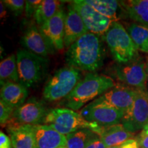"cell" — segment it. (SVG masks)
<instances>
[{
    "instance_id": "6da1fadb",
    "label": "cell",
    "mask_w": 148,
    "mask_h": 148,
    "mask_svg": "<svg viewBox=\"0 0 148 148\" xmlns=\"http://www.w3.org/2000/svg\"><path fill=\"white\" fill-rule=\"evenodd\" d=\"M104 58L103 40L99 35L89 32L72 44L66 53L69 66L90 72L103 66Z\"/></svg>"
},
{
    "instance_id": "7a4b0ae2",
    "label": "cell",
    "mask_w": 148,
    "mask_h": 148,
    "mask_svg": "<svg viewBox=\"0 0 148 148\" xmlns=\"http://www.w3.org/2000/svg\"><path fill=\"white\" fill-rule=\"evenodd\" d=\"M115 86L112 77L98 73H88L64 100V106L77 110L85 103L100 96Z\"/></svg>"
},
{
    "instance_id": "3957f363",
    "label": "cell",
    "mask_w": 148,
    "mask_h": 148,
    "mask_svg": "<svg viewBox=\"0 0 148 148\" xmlns=\"http://www.w3.org/2000/svg\"><path fill=\"white\" fill-rule=\"evenodd\" d=\"M103 39L113 58L118 64H125L139 58L138 49L124 27L118 21L112 22Z\"/></svg>"
},
{
    "instance_id": "277c9868",
    "label": "cell",
    "mask_w": 148,
    "mask_h": 148,
    "mask_svg": "<svg viewBox=\"0 0 148 148\" xmlns=\"http://www.w3.org/2000/svg\"><path fill=\"white\" fill-rule=\"evenodd\" d=\"M64 136L79 129L88 128L98 135L101 128L99 125L86 121L80 113L67 108H56L48 111L44 123Z\"/></svg>"
},
{
    "instance_id": "5b68a950",
    "label": "cell",
    "mask_w": 148,
    "mask_h": 148,
    "mask_svg": "<svg viewBox=\"0 0 148 148\" xmlns=\"http://www.w3.org/2000/svg\"><path fill=\"white\" fill-rule=\"evenodd\" d=\"M16 64L19 82L27 88L38 84L47 74V59L27 49L18 50Z\"/></svg>"
},
{
    "instance_id": "8992f818",
    "label": "cell",
    "mask_w": 148,
    "mask_h": 148,
    "mask_svg": "<svg viewBox=\"0 0 148 148\" xmlns=\"http://www.w3.org/2000/svg\"><path fill=\"white\" fill-rule=\"evenodd\" d=\"M79 70L72 66H64L56 71L46 83L42 92L43 97L48 101L65 99L80 81Z\"/></svg>"
},
{
    "instance_id": "52a82bcc",
    "label": "cell",
    "mask_w": 148,
    "mask_h": 148,
    "mask_svg": "<svg viewBox=\"0 0 148 148\" xmlns=\"http://www.w3.org/2000/svg\"><path fill=\"white\" fill-rule=\"evenodd\" d=\"M112 73L124 85L135 89L146 90V63L142 58H138L128 63L118 64L112 68Z\"/></svg>"
},
{
    "instance_id": "ba28073f",
    "label": "cell",
    "mask_w": 148,
    "mask_h": 148,
    "mask_svg": "<svg viewBox=\"0 0 148 148\" xmlns=\"http://www.w3.org/2000/svg\"><path fill=\"white\" fill-rule=\"evenodd\" d=\"M124 112L112 108L95 99L80 110V114L86 121L100 127L119 124Z\"/></svg>"
},
{
    "instance_id": "9c48e42d",
    "label": "cell",
    "mask_w": 148,
    "mask_h": 148,
    "mask_svg": "<svg viewBox=\"0 0 148 148\" xmlns=\"http://www.w3.org/2000/svg\"><path fill=\"white\" fill-rule=\"evenodd\" d=\"M148 122V96L145 90H136L132 104L125 111L121 120L123 126L134 134L143 130Z\"/></svg>"
},
{
    "instance_id": "30bf717a",
    "label": "cell",
    "mask_w": 148,
    "mask_h": 148,
    "mask_svg": "<svg viewBox=\"0 0 148 148\" xmlns=\"http://www.w3.org/2000/svg\"><path fill=\"white\" fill-rule=\"evenodd\" d=\"M71 5L81 16L89 32L103 36L113 22L98 12L91 5L85 2L84 0L73 1Z\"/></svg>"
},
{
    "instance_id": "8fae6325",
    "label": "cell",
    "mask_w": 148,
    "mask_h": 148,
    "mask_svg": "<svg viewBox=\"0 0 148 148\" xmlns=\"http://www.w3.org/2000/svg\"><path fill=\"white\" fill-rule=\"evenodd\" d=\"M48 111L43 101L36 97H30L14 110L12 118L16 125H42Z\"/></svg>"
},
{
    "instance_id": "7c38bea8",
    "label": "cell",
    "mask_w": 148,
    "mask_h": 148,
    "mask_svg": "<svg viewBox=\"0 0 148 148\" xmlns=\"http://www.w3.org/2000/svg\"><path fill=\"white\" fill-rule=\"evenodd\" d=\"M137 89L126 85L116 84L96 99L125 112L134 101Z\"/></svg>"
},
{
    "instance_id": "4fadbf2b",
    "label": "cell",
    "mask_w": 148,
    "mask_h": 148,
    "mask_svg": "<svg viewBox=\"0 0 148 148\" xmlns=\"http://www.w3.org/2000/svg\"><path fill=\"white\" fill-rule=\"evenodd\" d=\"M21 43L25 49L45 58L54 52V47L35 25L27 27L21 37Z\"/></svg>"
},
{
    "instance_id": "5bb4252c",
    "label": "cell",
    "mask_w": 148,
    "mask_h": 148,
    "mask_svg": "<svg viewBox=\"0 0 148 148\" xmlns=\"http://www.w3.org/2000/svg\"><path fill=\"white\" fill-rule=\"evenodd\" d=\"M66 16L65 11L62 8L60 9L52 18L39 27L41 32L56 50H61L64 47V24Z\"/></svg>"
},
{
    "instance_id": "9a60e30c",
    "label": "cell",
    "mask_w": 148,
    "mask_h": 148,
    "mask_svg": "<svg viewBox=\"0 0 148 148\" xmlns=\"http://www.w3.org/2000/svg\"><path fill=\"white\" fill-rule=\"evenodd\" d=\"M87 32L88 30L81 16L72 5H70L64 24V46L69 47L78 38Z\"/></svg>"
},
{
    "instance_id": "2e32d148",
    "label": "cell",
    "mask_w": 148,
    "mask_h": 148,
    "mask_svg": "<svg viewBox=\"0 0 148 148\" xmlns=\"http://www.w3.org/2000/svg\"><path fill=\"white\" fill-rule=\"evenodd\" d=\"M34 129L36 148H58L66 145V136L49 125H34Z\"/></svg>"
},
{
    "instance_id": "e0dca14e",
    "label": "cell",
    "mask_w": 148,
    "mask_h": 148,
    "mask_svg": "<svg viewBox=\"0 0 148 148\" xmlns=\"http://www.w3.org/2000/svg\"><path fill=\"white\" fill-rule=\"evenodd\" d=\"M13 148H36L34 125H15L7 129Z\"/></svg>"
},
{
    "instance_id": "ac0fdd59",
    "label": "cell",
    "mask_w": 148,
    "mask_h": 148,
    "mask_svg": "<svg viewBox=\"0 0 148 148\" xmlns=\"http://www.w3.org/2000/svg\"><path fill=\"white\" fill-rule=\"evenodd\" d=\"M0 96L1 100L16 109L25 102L28 96V90L20 82H6L1 85Z\"/></svg>"
},
{
    "instance_id": "d6986e66",
    "label": "cell",
    "mask_w": 148,
    "mask_h": 148,
    "mask_svg": "<svg viewBox=\"0 0 148 148\" xmlns=\"http://www.w3.org/2000/svg\"><path fill=\"white\" fill-rule=\"evenodd\" d=\"M120 4L130 19L148 27V0L122 1Z\"/></svg>"
},
{
    "instance_id": "ffe728a7",
    "label": "cell",
    "mask_w": 148,
    "mask_h": 148,
    "mask_svg": "<svg viewBox=\"0 0 148 148\" xmlns=\"http://www.w3.org/2000/svg\"><path fill=\"white\" fill-rule=\"evenodd\" d=\"M99 136L107 147L121 146L133 136L122 124L103 127Z\"/></svg>"
},
{
    "instance_id": "44dd1931",
    "label": "cell",
    "mask_w": 148,
    "mask_h": 148,
    "mask_svg": "<svg viewBox=\"0 0 148 148\" xmlns=\"http://www.w3.org/2000/svg\"><path fill=\"white\" fill-rule=\"evenodd\" d=\"M60 9H62L60 1L44 0L38 6L33 17L36 23L39 26H41L48 20L52 18Z\"/></svg>"
},
{
    "instance_id": "7402d4cb",
    "label": "cell",
    "mask_w": 148,
    "mask_h": 148,
    "mask_svg": "<svg viewBox=\"0 0 148 148\" xmlns=\"http://www.w3.org/2000/svg\"><path fill=\"white\" fill-rule=\"evenodd\" d=\"M19 82L16 64V55L12 53L5 58L0 63V83Z\"/></svg>"
},
{
    "instance_id": "603a6c76",
    "label": "cell",
    "mask_w": 148,
    "mask_h": 148,
    "mask_svg": "<svg viewBox=\"0 0 148 148\" xmlns=\"http://www.w3.org/2000/svg\"><path fill=\"white\" fill-rule=\"evenodd\" d=\"M96 134L88 128L79 129L71 134L66 135V148H85L88 142Z\"/></svg>"
},
{
    "instance_id": "cb8c5ba5",
    "label": "cell",
    "mask_w": 148,
    "mask_h": 148,
    "mask_svg": "<svg viewBox=\"0 0 148 148\" xmlns=\"http://www.w3.org/2000/svg\"><path fill=\"white\" fill-rule=\"evenodd\" d=\"M85 2L113 22L117 21L116 12L119 5V1L114 0H86Z\"/></svg>"
},
{
    "instance_id": "d4e9b609",
    "label": "cell",
    "mask_w": 148,
    "mask_h": 148,
    "mask_svg": "<svg viewBox=\"0 0 148 148\" xmlns=\"http://www.w3.org/2000/svg\"><path fill=\"white\" fill-rule=\"evenodd\" d=\"M127 32L138 50H140L148 40V27L132 23L127 27Z\"/></svg>"
},
{
    "instance_id": "484cf974",
    "label": "cell",
    "mask_w": 148,
    "mask_h": 148,
    "mask_svg": "<svg viewBox=\"0 0 148 148\" xmlns=\"http://www.w3.org/2000/svg\"><path fill=\"white\" fill-rule=\"evenodd\" d=\"M2 2L16 16L21 15L25 7V1L23 0H3Z\"/></svg>"
},
{
    "instance_id": "4316f807",
    "label": "cell",
    "mask_w": 148,
    "mask_h": 148,
    "mask_svg": "<svg viewBox=\"0 0 148 148\" xmlns=\"http://www.w3.org/2000/svg\"><path fill=\"white\" fill-rule=\"evenodd\" d=\"M15 109L7 105L4 101L0 100V123L1 125H5L10 118Z\"/></svg>"
},
{
    "instance_id": "83f0119b",
    "label": "cell",
    "mask_w": 148,
    "mask_h": 148,
    "mask_svg": "<svg viewBox=\"0 0 148 148\" xmlns=\"http://www.w3.org/2000/svg\"><path fill=\"white\" fill-rule=\"evenodd\" d=\"M41 2V0H28V1H25V12L26 16H28V17L34 16V12H36L37 8Z\"/></svg>"
},
{
    "instance_id": "f1b7e54d",
    "label": "cell",
    "mask_w": 148,
    "mask_h": 148,
    "mask_svg": "<svg viewBox=\"0 0 148 148\" xmlns=\"http://www.w3.org/2000/svg\"><path fill=\"white\" fill-rule=\"evenodd\" d=\"M85 148H107V147L101 139L100 136L98 134H95Z\"/></svg>"
},
{
    "instance_id": "f546056e",
    "label": "cell",
    "mask_w": 148,
    "mask_h": 148,
    "mask_svg": "<svg viewBox=\"0 0 148 148\" xmlns=\"http://www.w3.org/2000/svg\"><path fill=\"white\" fill-rule=\"evenodd\" d=\"M12 141L10 136H8L2 131L0 132V148H12Z\"/></svg>"
},
{
    "instance_id": "4dcf8cb0",
    "label": "cell",
    "mask_w": 148,
    "mask_h": 148,
    "mask_svg": "<svg viewBox=\"0 0 148 148\" xmlns=\"http://www.w3.org/2000/svg\"><path fill=\"white\" fill-rule=\"evenodd\" d=\"M120 148H140L137 139L130 138L120 146Z\"/></svg>"
},
{
    "instance_id": "1f68e13d",
    "label": "cell",
    "mask_w": 148,
    "mask_h": 148,
    "mask_svg": "<svg viewBox=\"0 0 148 148\" xmlns=\"http://www.w3.org/2000/svg\"><path fill=\"white\" fill-rule=\"evenodd\" d=\"M137 140L140 148H148V136H139Z\"/></svg>"
},
{
    "instance_id": "d6a6232c",
    "label": "cell",
    "mask_w": 148,
    "mask_h": 148,
    "mask_svg": "<svg viewBox=\"0 0 148 148\" xmlns=\"http://www.w3.org/2000/svg\"><path fill=\"white\" fill-rule=\"evenodd\" d=\"M5 5L3 4L2 1H1L0 3V8H1V18H4L5 15H6V11L5 9Z\"/></svg>"
},
{
    "instance_id": "836d02e7",
    "label": "cell",
    "mask_w": 148,
    "mask_h": 148,
    "mask_svg": "<svg viewBox=\"0 0 148 148\" xmlns=\"http://www.w3.org/2000/svg\"><path fill=\"white\" fill-rule=\"evenodd\" d=\"M139 136H148V122L143 127V129L142 130Z\"/></svg>"
},
{
    "instance_id": "e575fe53",
    "label": "cell",
    "mask_w": 148,
    "mask_h": 148,
    "mask_svg": "<svg viewBox=\"0 0 148 148\" xmlns=\"http://www.w3.org/2000/svg\"><path fill=\"white\" fill-rule=\"evenodd\" d=\"M140 51H143V52H146L148 53V40L147 41V42L144 45V46L142 47V49H140Z\"/></svg>"
},
{
    "instance_id": "d590c367",
    "label": "cell",
    "mask_w": 148,
    "mask_h": 148,
    "mask_svg": "<svg viewBox=\"0 0 148 148\" xmlns=\"http://www.w3.org/2000/svg\"><path fill=\"white\" fill-rule=\"evenodd\" d=\"M146 72H147V79H148V61L146 63Z\"/></svg>"
},
{
    "instance_id": "8d00e7d4",
    "label": "cell",
    "mask_w": 148,
    "mask_h": 148,
    "mask_svg": "<svg viewBox=\"0 0 148 148\" xmlns=\"http://www.w3.org/2000/svg\"><path fill=\"white\" fill-rule=\"evenodd\" d=\"M146 93H147V95L148 96V79H147V88H146Z\"/></svg>"
},
{
    "instance_id": "74e56055",
    "label": "cell",
    "mask_w": 148,
    "mask_h": 148,
    "mask_svg": "<svg viewBox=\"0 0 148 148\" xmlns=\"http://www.w3.org/2000/svg\"><path fill=\"white\" fill-rule=\"evenodd\" d=\"M107 148H120V146H114V147H109Z\"/></svg>"
},
{
    "instance_id": "f35d334b",
    "label": "cell",
    "mask_w": 148,
    "mask_h": 148,
    "mask_svg": "<svg viewBox=\"0 0 148 148\" xmlns=\"http://www.w3.org/2000/svg\"><path fill=\"white\" fill-rule=\"evenodd\" d=\"M58 148H66L65 146H62V147H58Z\"/></svg>"
}]
</instances>
